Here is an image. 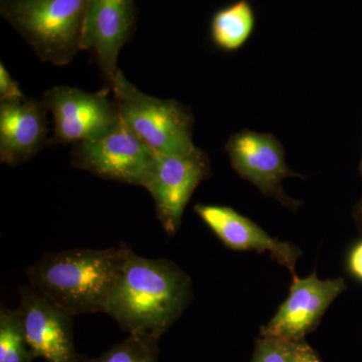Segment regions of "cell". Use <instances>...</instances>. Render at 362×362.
Listing matches in <instances>:
<instances>
[{
    "label": "cell",
    "mask_w": 362,
    "mask_h": 362,
    "mask_svg": "<svg viewBox=\"0 0 362 362\" xmlns=\"http://www.w3.org/2000/svg\"><path fill=\"white\" fill-rule=\"evenodd\" d=\"M192 299L189 276L173 262L149 259L131 250L105 314L124 332L161 337Z\"/></svg>",
    "instance_id": "1"
},
{
    "label": "cell",
    "mask_w": 362,
    "mask_h": 362,
    "mask_svg": "<svg viewBox=\"0 0 362 362\" xmlns=\"http://www.w3.org/2000/svg\"><path fill=\"white\" fill-rule=\"evenodd\" d=\"M130 247L45 252L26 270L30 286L71 316L104 313Z\"/></svg>",
    "instance_id": "2"
},
{
    "label": "cell",
    "mask_w": 362,
    "mask_h": 362,
    "mask_svg": "<svg viewBox=\"0 0 362 362\" xmlns=\"http://www.w3.org/2000/svg\"><path fill=\"white\" fill-rule=\"evenodd\" d=\"M88 0H0V14L42 62L71 63L81 51Z\"/></svg>",
    "instance_id": "3"
},
{
    "label": "cell",
    "mask_w": 362,
    "mask_h": 362,
    "mask_svg": "<svg viewBox=\"0 0 362 362\" xmlns=\"http://www.w3.org/2000/svg\"><path fill=\"white\" fill-rule=\"evenodd\" d=\"M112 92L121 122L157 153L176 156L197 148L192 141L194 118L182 105L145 94L121 71Z\"/></svg>",
    "instance_id": "4"
},
{
    "label": "cell",
    "mask_w": 362,
    "mask_h": 362,
    "mask_svg": "<svg viewBox=\"0 0 362 362\" xmlns=\"http://www.w3.org/2000/svg\"><path fill=\"white\" fill-rule=\"evenodd\" d=\"M111 90L102 89L89 93L68 86L47 90L42 98L47 111L54 119L56 144H76L100 139L121 123L115 100L109 97Z\"/></svg>",
    "instance_id": "5"
},
{
    "label": "cell",
    "mask_w": 362,
    "mask_h": 362,
    "mask_svg": "<svg viewBox=\"0 0 362 362\" xmlns=\"http://www.w3.org/2000/svg\"><path fill=\"white\" fill-rule=\"evenodd\" d=\"M158 153L130 132L122 122L109 134L76 143L71 164L107 180L146 187Z\"/></svg>",
    "instance_id": "6"
},
{
    "label": "cell",
    "mask_w": 362,
    "mask_h": 362,
    "mask_svg": "<svg viewBox=\"0 0 362 362\" xmlns=\"http://www.w3.org/2000/svg\"><path fill=\"white\" fill-rule=\"evenodd\" d=\"M209 175V157L197 147L187 154L158 153L156 168L145 188L153 197L157 220L168 235H175L180 230L190 197Z\"/></svg>",
    "instance_id": "7"
},
{
    "label": "cell",
    "mask_w": 362,
    "mask_h": 362,
    "mask_svg": "<svg viewBox=\"0 0 362 362\" xmlns=\"http://www.w3.org/2000/svg\"><path fill=\"white\" fill-rule=\"evenodd\" d=\"M226 150L238 175L252 182L262 194L289 209H296L299 202L285 194L282 181L298 175L288 168L284 149L273 135L240 131L228 139Z\"/></svg>",
    "instance_id": "8"
},
{
    "label": "cell",
    "mask_w": 362,
    "mask_h": 362,
    "mask_svg": "<svg viewBox=\"0 0 362 362\" xmlns=\"http://www.w3.org/2000/svg\"><path fill=\"white\" fill-rule=\"evenodd\" d=\"M134 0H88L81 51L92 52L106 89L112 90L119 70V54L133 33Z\"/></svg>",
    "instance_id": "9"
},
{
    "label": "cell",
    "mask_w": 362,
    "mask_h": 362,
    "mask_svg": "<svg viewBox=\"0 0 362 362\" xmlns=\"http://www.w3.org/2000/svg\"><path fill=\"white\" fill-rule=\"evenodd\" d=\"M346 289L342 278L321 280L316 274L306 278L293 275L289 296L261 329V337L301 341L315 329L331 303Z\"/></svg>",
    "instance_id": "10"
},
{
    "label": "cell",
    "mask_w": 362,
    "mask_h": 362,
    "mask_svg": "<svg viewBox=\"0 0 362 362\" xmlns=\"http://www.w3.org/2000/svg\"><path fill=\"white\" fill-rule=\"evenodd\" d=\"M20 311L28 346L47 362H83L74 342L73 317L37 290L20 289Z\"/></svg>",
    "instance_id": "11"
},
{
    "label": "cell",
    "mask_w": 362,
    "mask_h": 362,
    "mask_svg": "<svg viewBox=\"0 0 362 362\" xmlns=\"http://www.w3.org/2000/svg\"><path fill=\"white\" fill-rule=\"evenodd\" d=\"M194 211L226 247L233 251L268 252L271 258L286 267L292 275L296 274V263L302 256L299 247L271 237L232 207L197 204Z\"/></svg>",
    "instance_id": "12"
},
{
    "label": "cell",
    "mask_w": 362,
    "mask_h": 362,
    "mask_svg": "<svg viewBox=\"0 0 362 362\" xmlns=\"http://www.w3.org/2000/svg\"><path fill=\"white\" fill-rule=\"evenodd\" d=\"M47 109L30 98L0 101V161L16 168L32 159L45 145Z\"/></svg>",
    "instance_id": "13"
},
{
    "label": "cell",
    "mask_w": 362,
    "mask_h": 362,
    "mask_svg": "<svg viewBox=\"0 0 362 362\" xmlns=\"http://www.w3.org/2000/svg\"><path fill=\"white\" fill-rule=\"evenodd\" d=\"M255 26L256 14L249 0H237L214 14L211 40L218 49L237 51L251 37Z\"/></svg>",
    "instance_id": "14"
},
{
    "label": "cell",
    "mask_w": 362,
    "mask_h": 362,
    "mask_svg": "<svg viewBox=\"0 0 362 362\" xmlns=\"http://www.w3.org/2000/svg\"><path fill=\"white\" fill-rule=\"evenodd\" d=\"M18 309L0 308V362H33Z\"/></svg>",
    "instance_id": "15"
},
{
    "label": "cell",
    "mask_w": 362,
    "mask_h": 362,
    "mask_svg": "<svg viewBox=\"0 0 362 362\" xmlns=\"http://www.w3.org/2000/svg\"><path fill=\"white\" fill-rule=\"evenodd\" d=\"M160 337L149 333H131L95 358L84 356L83 362H158Z\"/></svg>",
    "instance_id": "16"
},
{
    "label": "cell",
    "mask_w": 362,
    "mask_h": 362,
    "mask_svg": "<svg viewBox=\"0 0 362 362\" xmlns=\"http://www.w3.org/2000/svg\"><path fill=\"white\" fill-rule=\"evenodd\" d=\"M298 341L261 337L257 340L251 362H293Z\"/></svg>",
    "instance_id": "17"
},
{
    "label": "cell",
    "mask_w": 362,
    "mask_h": 362,
    "mask_svg": "<svg viewBox=\"0 0 362 362\" xmlns=\"http://www.w3.org/2000/svg\"><path fill=\"white\" fill-rule=\"evenodd\" d=\"M25 95L18 87V83L11 78L4 64L0 65V101H18Z\"/></svg>",
    "instance_id": "18"
},
{
    "label": "cell",
    "mask_w": 362,
    "mask_h": 362,
    "mask_svg": "<svg viewBox=\"0 0 362 362\" xmlns=\"http://www.w3.org/2000/svg\"><path fill=\"white\" fill-rule=\"evenodd\" d=\"M293 362H322L315 350L305 340L298 341Z\"/></svg>",
    "instance_id": "19"
},
{
    "label": "cell",
    "mask_w": 362,
    "mask_h": 362,
    "mask_svg": "<svg viewBox=\"0 0 362 362\" xmlns=\"http://www.w3.org/2000/svg\"><path fill=\"white\" fill-rule=\"evenodd\" d=\"M349 266L351 273L362 281V242L357 244L350 252Z\"/></svg>",
    "instance_id": "20"
},
{
    "label": "cell",
    "mask_w": 362,
    "mask_h": 362,
    "mask_svg": "<svg viewBox=\"0 0 362 362\" xmlns=\"http://www.w3.org/2000/svg\"><path fill=\"white\" fill-rule=\"evenodd\" d=\"M361 169H362V162H361Z\"/></svg>",
    "instance_id": "21"
}]
</instances>
